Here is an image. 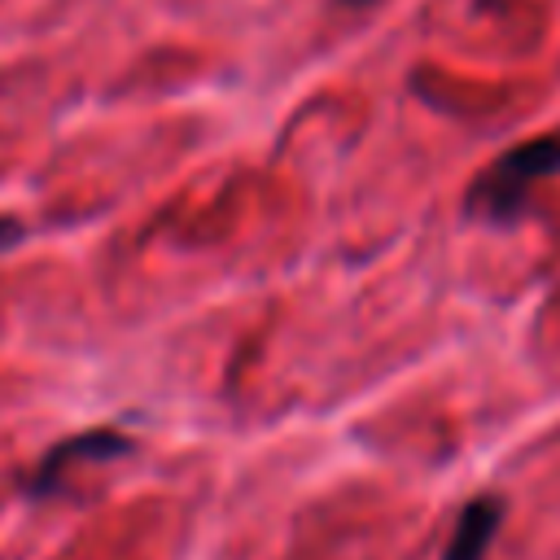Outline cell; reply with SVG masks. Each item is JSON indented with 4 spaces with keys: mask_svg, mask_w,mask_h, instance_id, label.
I'll return each mask as SVG.
<instances>
[{
    "mask_svg": "<svg viewBox=\"0 0 560 560\" xmlns=\"http://www.w3.org/2000/svg\"><path fill=\"white\" fill-rule=\"evenodd\" d=\"M551 175H560V131L521 140L481 166L464 192V214L490 228H512L525 214L529 192Z\"/></svg>",
    "mask_w": 560,
    "mask_h": 560,
    "instance_id": "1",
    "label": "cell"
},
{
    "mask_svg": "<svg viewBox=\"0 0 560 560\" xmlns=\"http://www.w3.org/2000/svg\"><path fill=\"white\" fill-rule=\"evenodd\" d=\"M499 525H503V499L481 494V499L464 503V512L455 516V529H451V542H446L442 560H486Z\"/></svg>",
    "mask_w": 560,
    "mask_h": 560,
    "instance_id": "2",
    "label": "cell"
},
{
    "mask_svg": "<svg viewBox=\"0 0 560 560\" xmlns=\"http://www.w3.org/2000/svg\"><path fill=\"white\" fill-rule=\"evenodd\" d=\"M22 241V223L18 219H9V214H0V254L4 249H13Z\"/></svg>",
    "mask_w": 560,
    "mask_h": 560,
    "instance_id": "3",
    "label": "cell"
},
{
    "mask_svg": "<svg viewBox=\"0 0 560 560\" xmlns=\"http://www.w3.org/2000/svg\"><path fill=\"white\" fill-rule=\"evenodd\" d=\"M337 4H350V9H368V4H376V0H337Z\"/></svg>",
    "mask_w": 560,
    "mask_h": 560,
    "instance_id": "4",
    "label": "cell"
}]
</instances>
